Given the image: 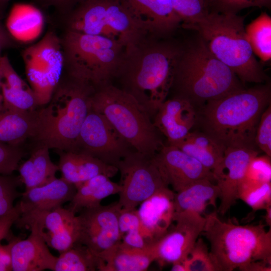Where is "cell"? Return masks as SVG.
Returning a JSON list of instances; mask_svg holds the SVG:
<instances>
[{
  "label": "cell",
  "mask_w": 271,
  "mask_h": 271,
  "mask_svg": "<svg viewBox=\"0 0 271 271\" xmlns=\"http://www.w3.org/2000/svg\"><path fill=\"white\" fill-rule=\"evenodd\" d=\"M161 38L145 37L125 48L116 77L121 89L154 117L172 89L183 46Z\"/></svg>",
  "instance_id": "1"
},
{
  "label": "cell",
  "mask_w": 271,
  "mask_h": 271,
  "mask_svg": "<svg viewBox=\"0 0 271 271\" xmlns=\"http://www.w3.org/2000/svg\"><path fill=\"white\" fill-rule=\"evenodd\" d=\"M270 86L261 85L208 101L197 111L196 123L226 148L255 149L256 131L262 112L270 104Z\"/></svg>",
  "instance_id": "2"
},
{
  "label": "cell",
  "mask_w": 271,
  "mask_h": 271,
  "mask_svg": "<svg viewBox=\"0 0 271 271\" xmlns=\"http://www.w3.org/2000/svg\"><path fill=\"white\" fill-rule=\"evenodd\" d=\"M95 88L64 71L48 104L38 110V144L59 151H76L81 126L91 108Z\"/></svg>",
  "instance_id": "3"
},
{
  "label": "cell",
  "mask_w": 271,
  "mask_h": 271,
  "mask_svg": "<svg viewBox=\"0 0 271 271\" xmlns=\"http://www.w3.org/2000/svg\"><path fill=\"white\" fill-rule=\"evenodd\" d=\"M173 88L175 96L187 99L196 108L244 88L234 73L211 53L200 37L183 46Z\"/></svg>",
  "instance_id": "4"
},
{
  "label": "cell",
  "mask_w": 271,
  "mask_h": 271,
  "mask_svg": "<svg viewBox=\"0 0 271 271\" xmlns=\"http://www.w3.org/2000/svg\"><path fill=\"white\" fill-rule=\"evenodd\" d=\"M245 16L208 11L184 28L197 31L211 53L229 67L242 83H262L266 76L247 39Z\"/></svg>",
  "instance_id": "5"
},
{
  "label": "cell",
  "mask_w": 271,
  "mask_h": 271,
  "mask_svg": "<svg viewBox=\"0 0 271 271\" xmlns=\"http://www.w3.org/2000/svg\"><path fill=\"white\" fill-rule=\"evenodd\" d=\"M201 235L210 244V252L217 271H243L249 263L262 260L271 263V228L262 223L239 225L223 221L216 211L204 215Z\"/></svg>",
  "instance_id": "6"
},
{
  "label": "cell",
  "mask_w": 271,
  "mask_h": 271,
  "mask_svg": "<svg viewBox=\"0 0 271 271\" xmlns=\"http://www.w3.org/2000/svg\"><path fill=\"white\" fill-rule=\"evenodd\" d=\"M91 107L102 114L135 151L153 157L163 145L150 115L121 88L110 83L96 88Z\"/></svg>",
  "instance_id": "7"
},
{
  "label": "cell",
  "mask_w": 271,
  "mask_h": 271,
  "mask_svg": "<svg viewBox=\"0 0 271 271\" xmlns=\"http://www.w3.org/2000/svg\"><path fill=\"white\" fill-rule=\"evenodd\" d=\"M64 72L95 88L116 76L125 48L110 39L71 31L60 36Z\"/></svg>",
  "instance_id": "8"
},
{
  "label": "cell",
  "mask_w": 271,
  "mask_h": 271,
  "mask_svg": "<svg viewBox=\"0 0 271 271\" xmlns=\"http://www.w3.org/2000/svg\"><path fill=\"white\" fill-rule=\"evenodd\" d=\"M59 18L64 31L102 36L125 48L147 37L122 0H84Z\"/></svg>",
  "instance_id": "9"
},
{
  "label": "cell",
  "mask_w": 271,
  "mask_h": 271,
  "mask_svg": "<svg viewBox=\"0 0 271 271\" xmlns=\"http://www.w3.org/2000/svg\"><path fill=\"white\" fill-rule=\"evenodd\" d=\"M26 76L38 106L50 101L64 71V56L60 36L49 30L38 42L22 53Z\"/></svg>",
  "instance_id": "10"
},
{
  "label": "cell",
  "mask_w": 271,
  "mask_h": 271,
  "mask_svg": "<svg viewBox=\"0 0 271 271\" xmlns=\"http://www.w3.org/2000/svg\"><path fill=\"white\" fill-rule=\"evenodd\" d=\"M120 173L118 205L123 211L136 209L159 191L169 187L153 157L132 151L116 165Z\"/></svg>",
  "instance_id": "11"
},
{
  "label": "cell",
  "mask_w": 271,
  "mask_h": 271,
  "mask_svg": "<svg viewBox=\"0 0 271 271\" xmlns=\"http://www.w3.org/2000/svg\"><path fill=\"white\" fill-rule=\"evenodd\" d=\"M76 151L116 166L134 150L102 114L91 107L80 130Z\"/></svg>",
  "instance_id": "12"
},
{
  "label": "cell",
  "mask_w": 271,
  "mask_h": 271,
  "mask_svg": "<svg viewBox=\"0 0 271 271\" xmlns=\"http://www.w3.org/2000/svg\"><path fill=\"white\" fill-rule=\"evenodd\" d=\"M120 209L116 202L82 210L77 216L79 224L77 242L87 246L98 257L119 242Z\"/></svg>",
  "instance_id": "13"
},
{
  "label": "cell",
  "mask_w": 271,
  "mask_h": 271,
  "mask_svg": "<svg viewBox=\"0 0 271 271\" xmlns=\"http://www.w3.org/2000/svg\"><path fill=\"white\" fill-rule=\"evenodd\" d=\"M204 215L191 211L175 213V225L156 243L159 264L183 261L188 256L203 230Z\"/></svg>",
  "instance_id": "14"
},
{
  "label": "cell",
  "mask_w": 271,
  "mask_h": 271,
  "mask_svg": "<svg viewBox=\"0 0 271 271\" xmlns=\"http://www.w3.org/2000/svg\"><path fill=\"white\" fill-rule=\"evenodd\" d=\"M258 155L255 149L227 147L221 161L212 172L220 190L217 212L223 215L235 204L238 191L250 160Z\"/></svg>",
  "instance_id": "15"
},
{
  "label": "cell",
  "mask_w": 271,
  "mask_h": 271,
  "mask_svg": "<svg viewBox=\"0 0 271 271\" xmlns=\"http://www.w3.org/2000/svg\"><path fill=\"white\" fill-rule=\"evenodd\" d=\"M153 158L165 182L175 192L201 179L215 181L211 171L175 146L163 145Z\"/></svg>",
  "instance_id": "16"
},
{
  "label": "cell",
  "mask_w": 271,
  "mask_h": 271,
  "mask_svg": "<svg viewBox=\"0 0 271 271\" xmlns=\"http://www.w3.org/2000/svg\"><path fill=\"white\" fill-rule=\"evenodd\" d=\"M139 29L147 36L164 38L181 23L171 0H122Z\"/></svg>",
  "instance_id": "17"
},
{
  "label": "cell",
  "mask_w": 271,
  "mask_h": 271,
  "mask_svg": "<svg viewBox=\"0 0 271 271\" xmlns=\"http://www.w3.org/2000/svg\"><path fill=\"white\" fill-rule=\"evenodd\" d=\"M175 192L166 187L140 204L137 210L141 233L149 244L158 242L174 222Z\"/></svg>",
  "instance_id": "18"
},
{
  "label": "cell",
  "mask_w": 271,
  "mask_h": 271,
  "mask_svg": "<svg viewBox=\"0 0 271 271\" xmlns=\"http://www.w3.org/2000/svg\"><path fill=\"white\" fill-rule=\"evenodd\" d=\"M153 123L172 144L183 139L196 123L197 110L188 100L175 96L166 99L155 114Z\"/></svg>",
  "instance_id": "19"
},
{
  "label": "cell",
  "mask_w": 271,
  "mask_h": 271,
  "mask_svg": "<svg viewBox=\"0 0 271 271\" xmlns=\"http://www.w3.org/2000/svg\"><path fill=\"white\" fill-rule=\"evenodd\" d=\"M25 239L14 238L11 249L12 270H54L57 257L50 251L45 240L34 227Z\"/></svg>",
  "instance_id": "20"
},
{
  "label": "cell",
  "mask_w": 271,
  "mask_h": 271,
  "mask_svg": "<svg viewBox=\"0 0 271 271\" xmlns=\"http://www.w3.org/2000/svg\"><path fill=\"white\" fill-rule=\"evenodd\" d=\"M76 191L74 184L61 177L45 185L25 190L19 202L22 214L51 211L62 207L63 204L72 200Z\"/></svg>",
  "instance_id": "21"
},
{
  "label": "cell",
  "mask_w": 271,
  "mask_h": 271,
  "mask_svg": "<svg viewBox=\"0 0 271 271\" xmlns=\"http://www.w3.org/2000/svg\"><path fill=\"white\" fill-rule=\"evenodd\" d=\"M58 165L61 178L78 185L100 174L111 178L118 172V168L91 155L77 151H59Z\"/></svg>",
  "instance_id": "22"
},
{
  "label": "cell",
  "mask_w": 271,
  "mask_h": 271,
  "mask_svg": "<svg viewBox=\"0 0 271 271\" xmlns=\"http://www.w3.org/2000/svg\"><path fill=\"white\" fill-rule=\"evenodd\" d=\"M156 243L143 248L120 241L98 256L100 271H144L157 259Z\"/></svg>",
  "instance_id": "23"
},
{
  "label": "cell",
  "mask_w": 271,
  "mask_h": 271,
  "mask_svg": "<svg viewBox=\"0 0 271 271\" xmlns=\"http://www.w3.org/2000/svg\"><path fill=\"white\" fill-rule=\"evenodd\" d=\"M78 221L75 214L61 207L51 211L22 214L16 222L20 227L35 228L46 243L50 238L74 227Z\"/></svg>",
  "instance_id": "24"
},
{
  "label": "cell",
  "mask_w": 271,
  "mask_h": 271,
  "mask_svg": "<svg viewBox=\"0 0 271 271\" xmlns=\"http://www.w3.org/2000/svg\"><path fill=\"white\" fill-rule=\"evenodd\" d=\"M214 182L208 178L201 179L175 193V213L191 211L203 215L208 206L216 208L220 190Z\"/></svg>",
  "instance_id": "25"
},
{
  "label": "cell",
  "mask_w": 271,
  "mask_h": 271,
  "mask_svg": "<svg viewBox=\"0 0 271 271\" xmlns=\"http://www.w3.org/2000/svg\"><path fill=\"white\" fill-rule=\"evenodd\" d=\"M170 145L195 159L212 173L221 161L226 148L202 131H190L180 141Z\"/></svg>",
  "instance_id": "26"
},
{
  "label": "cell",
  "mask_w": 271,
  "mask_h": 271,
  "mask_svg": "<svg viewBox=\"0 0 271 271\" xmlns=\"http://www.w3.org/2000/svg\"><path fill=\"white\" fill-rule=\"evenodd\" d=\"M76 191L68 209L74 214L84 209L97 207L106 197L121 191L119 184L103 174L97 175L76 186Z\"/></svg>",
  "instance_id": "27"
},
{
  "label": "cell",
  "mask_w": 271,
  "mask_h": 271,
  "mask_svg": "<svg viewBox=\"0 0 271 271\" xmlns=\"http://www.w3.org/2000/svg\"><path fill=\"white\" fill-rule=\"evenodd\" d=\"M49 149L39 144L30 158L19 167V178L26 190L45 185L56 178L58 166L51 161Z\"/></svg>",
  "instance_id": "28"
},
{
  "label": "cell",
  "mask_w": 271,
  "mask_h": 271,
  "mask_svg": "<svg viewBox=\"0 0 271 271\" xmlns=\"http://www.w3.org/2000/svg\"><path fill=\"white\" fill-rule=\"evenodd\" d=\"M38 110L0 111V142L18 146L35 136Z\"/></svg>",
  "instance_id": "29"
},
{
  "label": "cell",
  "mask_w": 271,
  "mask_h": 271,
  "mask_svg": "<svg viewBox=\"0 0 271 271\" xmlns=\"http://www.w3.org/2000/svg\"><path fill=\"white\" fill-rule=\"evenodd\" d=\"M99 258L85 245L75 243L57 257L54 271L98 270Z\"/></svg>",
  "instance_id": "30"
},
{
  "label": "cell",
  "mask_w": 271,
  "mask_h": 271,
  "mask_svg": "<svg viewBox=\"0 0 271 271\" xmlns=\"http://www.w3.org/2000/svg\"><path fill=\"white\" fill-rule=\"evenodd\" d=\"M247 39L252 50L263 62L271 59V17L262 12L245 27Z\"/></svg>",
  "instance_id": "31"
},
{
  "label": "cell",
  "mask_w": 271,
  "mask_h": 271,
  "mask_svg": "<svg viewBox=\"0 0 271 271\" xmlns=\"http://www.w3.org/2000/svg\"><path fill=\"white\" fill-rule=\"evenodd\" d=\"M120 240L130 246L143 248L154 244H149L143 237L137 209L123 211L118 216Z\"/></svg>",
  "instance_id": "32"
},
{
  "label": "cell",
  "mask_w": 271,
  "mask_h": 271,
  "mask_svg": "<svg viewBox=\"0 0 271 271\" xmlns=\"http://www.w3.org/2000/svg\"><path fill=\"white\" fill-rule=\"evenodd\" d=\"M238 199L248 205L253 212L264 210L271 205V182H242L238 191Z\"/></svg>",
  "instance_id": "33"
},
{
  "label": "cell",
  "mask_w": 271,
  "mask_h": 271,
  "mask_svg": "<svg viewBox=\"0 0 271 271\" xmlns=\"http://www.w3.org/2000/svg\"><path fill=\"white\" fill-rule=\"evenodd\" d=\"M1 89L3 99L4 110L30 111L38 106L32 89L29 87L13 88L2 82Z\"/></svg>",
  "instance_id": "34"
},
{
  "label": "cell",
  "mask_w": 271,
  "mask_h": 271,
  "mask_svg": "<svg viewBox=\"0 0 271 271\" xmlns=\"http://www.w3.org/2000/svg\"><path fill=\"white\" fill-rule=\"evenodd\" d=\"M182 262L186 271H217L208 246L200 236L187 257Z\"/></svg>",
  "instance_id": "35"
},
{
  "label": "cell",
  "mask_w": 271,
  "mask_h": 271,
  "mask_svg": "<svg viewBox=\"0 0 271 271\" xmlns=\"http://www.w3.org/2000/svg\"><path fill=\"white\" fill-rule=\"evenodd\" d=\"M171 3L184 28L197 22L208 12L203 0H171Z\"/></svg>",
  "instance_id": "36"
},
{
  "label": "cell",
  "mask_w": 271,
  "mask_h": 271,
  "mask_svg": "<svg viewBox=\"0 0 271 271\" xmlns=\"http://www.w3.org/2000/svg\"><path fill=\"white\" fill-rule=\"evenodd\" d=\"M271 0H210L208 11L225 14H237L244 9L250 7L270 9Z\"/></svg>",
  "instance_id": "37"
},
{
  "label": "cell",
  "mask_w": 271,
  "mask_h": 271,
  "mask_svg": "<svg viewBox=\"0 0 271 271\" xmlns=\"http://www.w3.org/2000/svg\"><path fill=\"white\" fill-rule=\"evenodd\" d=\"M243 182H271V160L267 155L254 157L249 163Z\"/></svg>",
  "instance_id": "38"
},
{
  "label": "cell",
  "mask_w": 271,
  "mask_h": 271,
  "mask_svg": "<svg viewBox=\"0 0 271 271\" xmlns=\"http://www.w3.org/2000/svg\"><path fill=\"white\" fill-rule=\"evenodd\" d=\"M256 146L271 157V106L269 104L262 112L254 138Z\"/></svg>",
  "instance_id": "39"
},
{
  "label": "cell",
  "mask_w": 271,
  "mask_h": 271,
  "mask_svg": "<svg viewBox=\"0 0 271 271\" xmlns=\"http://www.w3.org/2000/svg\"><path fill=\"white\" fill-rule=\"evenodd\" d=\"M24 155L23 151L18 147L0 142V175H11L18 169Z\"/></svg>",
  "instance_id": "40"
},
{
  "label": "cell",
  "mask_w": 271,
  "mask_h": 271,
  "mask_svg": "<svg viewBox=\"0 0 271 271\" xmlns=\"http://www.w3.org/2000/svg\"><path fill=\"white\" fill-rule=\"evenodd\" d=\"M0 71L6 85L13 88L28 87L13 67L7 55L0 56Z\"/></svg>",
  "instance_id": "41"
},
{
  "label": "cell",
  "mask_w": 271,
  "mask_h": 271,
  "mask_svg": "<svg viewBox=\"0 0 271 271\" xmlns=\"http://www.w3.org/2000/svg\"><path fill=\"white\" fill-rule=\"evenodd\" d=\"M84 0H33L39 6L48 9L53 8L59 16L64 15Z\"/></svg>",
  "instance_id": "42"
},
{
  "label": "cell",
  "mask_w": 271,
  "mask_h": 271,
  "mask_svg": "<svg viewBox=\"0 0 271 271\" xmlns=\"http://www.w3.org/2000/svg\"><path fill=\"white\" fill-rule=\"evenodd\" d=\"M21 214L18 202L11 211L0 217V241L7 236L12 226L16 222Z\"/></svg>",
  "instance_id": "43"
},
{
  "label": "cell",
  "mask_w": 271,
  "mask_h": 271,
  "mask_svg": "<svg viewBox=\"0 0 271 271\" xmlns=\"http://www.w3.org/2000/svg\"><path fill=\"white\" fill-rule=\"evenodd\" d=\"M18 46L15 38L10 33L6 27L0 20V56L4 50Z\"/></svg>",
  "instance_id": "44"
},
{
  "label": "cell",
  "mask_w": 271,
  "mask_h": 271,
  "mask_svg": "<svg viewBox=\"0 0 271 271\" xmlns=\"http://www.w3.org/2000/svg\"><path fill=\"white\" fill-rule=\"evenodd\" d=\"M14 239L5 245L0 244V271L12 270L11 249Z\"/></svg>",
  "instance_id": "45"
},
{
  "label": "cell",
  "mask_w": 271,
  "mask_h": 271,
  "mask_svg": "<svg viewBox=\"0 0 271 271\" xmlns=\"http://www.w3.org/2000/svg\"><path fill=\"white\" fill-rule=\"evenodd\" d=\"M271 263L262 260L255 261L247 265L243 271H270Z\"/></svg>",
  "instance_id": "46"
},
{
  "label": "cell",
  "mask_w": 271,
  "mask_h": 271,
  "mask_svg": "<svg viewBox=\"0 0 271 271\" xmlns=\"http://www.w3.org/2000/svg\"><path fill=\"white\" fill-rule=\"evenodd\" d=\"M265 214L263 218L266 226L271 228V205L266 207L265 209Z\"/></svg>",
  "instance_id": "47"
},
{
  "label": "cell",
  "mask_w": 271,
  "mask_h": 271,
  "mask_svg": "<svg viewBox=\"0 0 271 271\" xmlns=\"http://www.w3.org/2000/svg\"><path fill=\"white\" fill-rule=\"evenodd\" d=\"M10 0H0V20L4 18L6 10Z\"/></svg>",
  "instance_id": "48"
},
{
  "label": "cell",
  "mask_w": 271,
  "mask_h": 271,
  "mask_svg": "<svg viewBox=\"0 0 271 271\" xmlns=\"http://www.w3.org/2000/svg\"><path fill=\"white\" fill-rule=\"evenodd\" d=\"M172 271H186L185 265L182 262H176L172 263L171 268Z\"/></svg>",
  "instance_id": "49"
},
{
  "label": "cell",
  "mask_w": 271,
  "mask_h": 271,
  "mask_svg": "<svg viewBox=\"0 0 271 271\" xmlns=\"http://www.w3.org/2000/svg\"><path fill=\"white\" fill-rule=\"evenodd\" d=\"M3 99L2 94H0V111L3 110Z\"/></svg>",
  "instance_id": "50"
},
{
  "label": "cell",
  "mask_w": 271,
  "mask_h": 271,
  "mask_svg": "<svg viewBox=\"0 0 271 271\" xmlns=\"http://www.w3.org/2000/svg\"><path fill=\"white\" fill-rule=\"evenodd\" d=\"M2 79H3V77H2L1 71H0V88H1V84L2 83Z\"/></svg>",
  "instance_id": "51"
},
{
  "label": "cell",
  "mask_w": 271,
  "mask_h": 271,
  "mask_svg": "<svg viewBox=\"0 0 271 271\" xmlns=\"http://www.w3.org/2000/svg\"><path fill=\"white\" fill-rule=\"evenodd\" d=\"M205 2V5L207 7V4L210 0H203Z\"/></svg>",
  "instance_id": "52"
}]
</instances>
